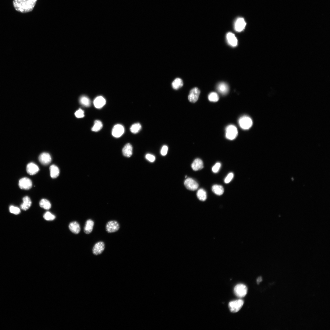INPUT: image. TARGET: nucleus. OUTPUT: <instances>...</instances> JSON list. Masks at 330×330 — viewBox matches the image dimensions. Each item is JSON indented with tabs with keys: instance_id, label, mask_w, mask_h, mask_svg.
Returning <instances> with one entry per match:
<instances>
[{
	"instance_id": "1",
	"label": "nucleus",
	"mask_w": 330,
	"mask_h": 330,
	"mask_svg": "<svg viewBox=\"0 0 330 330\" xmlns=\"http://www.w3.org/2000/svg\"><path fill=\"white\" fill-rule=\"evenodd\" d=\"M37 0H14L13 5L15 9L22 13H27L34 9Z\"/></svg>"
},
{
	"instance_id": "2",
	"label": "nucleus",
	"mask_w": 330,
	"mask_h": 330,
	"mask_svg": "<svg viewBox=\"0 0 330 330\" xmlns=\"http://www.w3.org/2000/svg\"><path fill=\"white\" fill-rule=\"evenodd\" d=\"M239 123L240 127L244 130H248L253 126L252 119L249 117L244 116L241 117L239 120Z\"/></svg>"
},
{
	"instance_id": "3",
	"label": "nucleus",
	"mask_w": 330,
	"mask_h": 330,
	"mask_svg": "<svg viewBox=\"0 0 330 330\" xmlns=\"http://www.w3.org/2000/svg\"><path fill=\"white\" fill-rule=\"evenodd\" d=\"M238 131L237 128L234 125L228 126L226 129V137L230 140L235 139L237 137Z\"/></svg>"
},
{
	"instance_id": "4",
	"label": "nucleus",
	"mask_w": 330,
	"mask_h": 330,
	"mask_svg": "<svg viewBox=\"0 0 330 330\" xmlns=\"http://www.w3.org/2000/svg\"><path fill=\"white\" fill-rule=\"evenodd\" d=\"M120 229L119 223L116 221H111L108 222L105 226V229L107 232L109 233H113L118 231Z\"/></svg>"
},
{
	"instance_id": "5",
	"label": "nucleus",
	"mask_w": 330,
	"mask_h": 330,
	"mask_svg": "<svg viewBox=\"0 0 330 330\" xmlns=\"http://www.w3.org/2000/svg\"><path fill=\"white\" fill-rule=\"evenodd\" d=\"M243 304V300H238L230 302L229 303V307L231 312L236 313L241 309Z\"/></svg>"
},
{
	"instance_id": "6",
	"label": "nucleus",
	"mask_w": 330,
	"mask_h": 330,
	"mask_svg": "<svg viewBox=\"0 0 330 330\" xmlns=\"http://www.w3.org/2000/svg\"><path fill=\"white\" fill-rule=\"evenodd\" d=\"M248 289L246 286L243 284H239L235 287L234 291L236 295L239 297H244L247 295Z\"/></svg>"
},
{
	"instance_id": "7",
	"label": "nucleus",
	"mask_w": 330,
	"mask_h": 330,
	"mask_svg": "<svg viewBox=\"0 0 330 330\" xmlns=\"http://www.w3.org/2000/svg\"><path fill=\"white\" fill-rule=\"evenodd\" d=\"M200 94V90L197 87L192 89L190 91L188 99L192 103H195L198 100Z\"/></svg>"
},
{
	"instance_id": "8",
	"label": "nucleus",
	"mask_w": 330,
	"mask_h": 330,
	"mask_svg": "<svg viewBox=\"0 0 330 330\" xmlns=\"http://www.w3.org/2000/svg\"><path fill=\"white\" fill-rule=\"evenodd\" d=\"M105 248V244L102 241L97 243L94 246L92 249L93 254L98 256L101 254L104 251Z\"/></svg>"
},
{
	"instance_id": "9",
	"label": "nucleus",
	"mask_w": 330,
	"mask_h": 330,
	"mask_svg": "<svg viewBox=\"0 0 330 330\" xmlns=\"http://www.w3.org/2000/svg\"><path fill=\"white\" fill-rule=\"evenodd\" d=\"M19 186L23 190H28L32 186V182L28 178L25 177L21 179L19 182Z\"/></svg>"
},
{
	"instance_id": "10",
	"label": "nucleus",
	"mask_w": 330,
	"mask_h": 330,
	"mask_svg": "<svg viewBox=\"0 0 330 330\" xmlns=\"http://www.w3.org/2000/svg\"><path fill=\"white\" fill-rule=\"evenodd\" d=\"M184 184L186 188L190 190H195L198 187V183L194 179L191 178L187 179L185 180Z\"/></svg>"
},
{
	"instance_id": "11",
	"label": "nucleus",
	"mask_w": 330,
	"mask_h": 330,
	"mask_svg": "<svg viewBox=\"0 0 330 330\" xmlns=\"http://www.w3.org/2000/svg\"><path fill=\"white\" fill-rule=\"evenodd\" d=\"M246 23L244 19L242 18H238L236 21L235 24V29L237 32H241L243 31L246 26Z\"/></svg>"
},
{
	"instance_id": "12",
	"label": "nucleus",
	"mask_w": 330,
	"mask_h": 330,
	"mask_svg": "<svg viewBox=\"0 0 330 330\" xmlns=\"http://www.w3.org/2000/svg\"><path fill=\"white\" fill-rule=\"evenodd\" d=\"M124 132V127L121 125L118 124L114 127L112 131V135L115 137L119 138L123 135Z\"/></svg>"
},
{
	"instance_id": "13",
	"label": "nucleus",
	"mask_w": 330,
	"mask_h": 330,
	"mask_svg": "<svg viewBox=\"0 0 330 330\" xmlns=\"http://www.w3.org/2000/svg\"><path fill=\"white\" fill-rule=\"evenodd\" d=\"M40 162L45 165L49 164L51 161V158L50 154L47 153H43L40 154L39 158Z\"/></svg>"
},
{
	"instance_id": "14",
	"label": "nucleus",
	"mask_w": 330,
	"mask_h": 330,
	"mask_svg": "<svg viewBox=\"0 0 330 330\" xmlns=\"http://www.w3.org/2000/svg\"><path fill=\"white\" fill-rule=\"evenodd\" d=\"M218 91L223 95L227 94L229 91V87L228 84L224 82H221L218 84L217 86Z\"/></svg>"
},
{
	"instance_id": "15",
	"label": "nucleus",
	"mask_w": 330,
	"mask_h": 330,
	"mask_svg": "<svg viewBox=\"0 0 330 330\" xmlns=\"http://www.w3.org/2000/svg\"><path fill=\"white\" fill-rule=\"evenodd\" d=\"M226 38L229 44L233 47L236 46L238 44V40L233 33L229 32L226 35Z\"/></svg>"
},
{
	"instance_id": "16",
	"label": "nucleus",
	"mask_w": 330,
	"mask_h": 330,
	"mask_svg": "<svg viewBox=\"0 0 330 330\" xmlns=\"http://www.w3.org/2000/svg\"><path fill=\"white\" fill-rule=\"evenodd\" d=\"M27 172L28 174L33 175L37 174L39 171L38 167L33 163H29L27 166Z\"/></svg>"
},
{
	"instance_id": "17",
	"label": "nucleus",
	"mask_w": 330,
	"mask_h": 330,
	"mask_svg": "<svg viewBox=\"0 0 330 330\" xmlns=\"http://www.w3.org/2000/svg\"><path fill=\"white\" fill-rule=\"evenodd\" d=\"M94 225V222L91 219L87 220L86 222L84 227V231L85 233L87 234H89L91 233L93 231Z\"/></svg>"
},
{
	"instance_id": "18",
	"label": "nucleus",
	"mask_w": 330,
	"mask_h": 330,
	"mask_svg": "<svg viewBox=\"0 0 330 330\" xmlns=\"http://www.w3.org/2000/svg\"><path fill=\"white\" fill-rule=\"evenodd\" d=\"M106 103L105 99L102 96L97 97L94 101V104L97 108H100L103 107Z\"/></svg>"
},
{
	"instance_id": "19",
	"label": "nucleus",
	"mask_w": 330,
	"mask_h": 330,
	"mask_svg": "<svg viewBox=\"0 0 330 330\" xmlns=\"http://www.w3.org/2000/svg\"><path fill=\"white\" fill-rule=\"evenodd\" d=\"M191 166L194 171H198L203 168V163L201 159L197 158L195 159L193 161L191 164Z\"/></svg>"
},
{
	"instance_id": "20",
	"label": "nucleus",
	"mask_w": 330,
	"mask_h": 330,
	"mask_svg": "<svg viewBox=\"0 0 330 330\" xmlns=\"http://www.w3.org/2000/svg\"><path fill=\"white\" fill-rule=\"evenodd\" d=\"M69 229L72 233L75 234H79L80 231V225L76 222H71L69 225Z\"/></svg>"
},
{
	"instance_id": "21",
	"label": "nucleus",
	"mask_w": 330,
	"mask_h": 330,
	"mask_svg": "<svg viewBox=\"0 0 330 330\" xmlns=\"http://www.w3.org/2000/svg\"><path fill=\"white\" fill-rule=\"evenodd\" d=\"M133 149L132 146L130 144H127L122 150L123 155L128 158L131 157L133 154Z\"/></svg>"
},
{
	"instance_id": "22",
	"label": "nucleus",
	"mask_w": 330,
	"mask_h": 330,
	"mask_svg": "<svg viewBox=\"0 0 330 330\" xmlns=\"http://www.w3.org/2000/svg\"><path fill=\"white\" fill-rule=\"evenodd\" d=\"M23 203L21 205V208L23 210H27L31 207L32 201L28 196H25L23 199Z\"/></svg>"
},
{
	"instance_id": "23",
	"label": "nucleus",
	"mask_w": 330,
	"mask_h": 330,
	"mask_svg": "<svg viewBox=\"0 0 330 330\" xmlns=\"http://www.w3.org/2000/svg\"><path fill=\"white\" fill-rule=\"evenodd\" d=\"M50 176L53 179L57 177L59 174L60 171L57 166L55 165H51L50 168Z\"/></svg>"
},
{
	"instance_id": "24",
	"label": "nucleus",
	"mask_w": 330,
	"mask_h": 330,
	"mask_svg": "<svg viewBox=\"0 0 330 330\" xmlns=\"http://www.w3.org/2000/svg\"><path fill=\"white\" fill-rule=\"evenodd\" d=\"M212 190L215 194L219 196L222 195L224 191L223 187L218 185H213L212 187Z\"/></svg>"
},
{
	"instance_id": "25",
	"label": "nucleus",
	"mask_w": 330,
	"mask_h": 330,
	"mask_svg": "<svg viewBox=\"0 0 330 330\" xmlns=\"http://www.w3.org/2000/svg\"><path fill=\"white\" fill-rule=\"evenodd\" d=\"M183 80L179 78L175 79L172 83V87L175 90H178L183 87Z\"/></svg>"
},
{
	"instance_id": "26",
	"label": "nucleus",
	"mask_w": 330,
	"mask_h": 330,
	"mask_svg": "<svg viewBox=\"0 0 330 330\" xmlns=\"http://www.w3.org/2000/svg\"><path fill=\"white\" fill-rule=\"evenodd\" d=\"M79 101L81 105L85 107H88L90 105V100L86 96L83 95L81 96L79 99Z\"/></svg>"
},
{
	"instance_id": "27",
	"label": "nucleus",
	"mask_w": 330,
	"mask_h": 330,
	"mask_svg": "<svg viewBox=\"0 0 330 330\" xmlns=\"http://www.w3.org/2000/svg\"><path fill=\"white\" fill-rule=\"evenodd\" d=\"M197 195L198 199L202 201H205L207 198L206 193L205 190L202 189L198 190L197 193Z\"/></svg>"
},
{
	"instance_id": "28",
	"label": "nucleus",
	"mask_w": 330,
	"mask_h": 330,
	"mask_svg": "<svg viewBox=\"0 0 330 330\" xmlns=\"http://www.w3.org/2000/svg\"><path fill=\"white\" fill-rule=\"evenodd\" d=\"M40 205L41 207L46 210H49L51 207V204L50 201L45 199H42L40 201Z\"/></svg>"
},
{
	"instance_id": "29",
	"label": "nucleus",
	"mask_w": 330,
	"mask_h": 330,
	"mask_svg": "<svg viewBox=\"0 0 330 330\" xmlns=\"http://www.w3.org/2000/svg\"><path fill=\"white\" fill-rule=\"evenodd\" d=\"M103 124L99 120H96L94 122V125L91 129V130L94 132H97L100 130L102 128Z\"/></svg>"
},
{
	"instance_id": "30",
	"label": "nucleus",
	"mask_w": 330,
	"mask_h": 330,
	"mask_svg": "<svg viewBox=\"0 0 330 330\" xmlns=\"http://www.w3.org/2000/svg\"><path fill=\"white\" fill-rule=\"evenodd\" d=\"M142 126L139 123H135L131 126L130 130L131 132L134 134H137L141 130Z\"/></svg>"
},
{
	"instance_id": "31",
	"label": "nucleus",
	"mask_w": 330,
	"mask_h": 330,
	"mask_svg": "<svg viewBox=\"0 0 330 330\" xmlns=\"http://www.w3.org/2000/svg\"><path fill=\"white\" fill-rule=\"evenodd\" d=\"M208 98L210 101L216 102L218 100L219 97L217 93L215 92H212L211 93L209 94Z\"/></svg>"
},
{
	"instance_id": "32",
	"label": "nucleus",
	"mask_w": 330,
	"mask_h": 330,
	"mask_svg": "<svg viewBox=\"0 0 330 330\" xmlns=\"http://www.w3.org/2000/svg\"><path fill=\"white\" fill-rule=\"evenodd\" d=\"M44 218L47 221H52L56 217L50 212L47 211L44 214Z\"/></svg>"
},
{
	"instance_id": "33",
	"label": "nucleus",
	"mask_w": 330,
	"mask_h": 330,
	"mask_svg": "<svg viewBox=\"0 0 330 330\" xmlns=\"http://www.w3.org/2000/svg\"><path fill=\"white\" fill-rule=\"evenodd\" d=\"M9 209L10 212L11 213L15 215H18L21 212L19 208L13 206H11Z\"/></svg>"
},
{
	"instance_id": "34",
	"label": "nucleus",
	"mask_w": 330,
	"mask_h": 330,
	"mask_svg": "<svg viewBox=\"0 0 330 330\" xmlns=\"http://www.w3.org/2000/svg\"><path fill=\"white\" fill-rule=\"evenodd\" d=\"M84 112L82 109L80 108L75 114L76 117L78 118H81L84 116Z\"/></svg>"
},
{
	"instance_id": "35",
	"label": "nucleus",
	"mask_w": 330,
	"mask_h": 330,
	"mask_svg": "<svg viewBox=\"0 0 330 330\" xmlns=\"http://www.w3.org/2000/svg\"><path fill=\"white\" fill-rule=\"evenodd\" d=\"M221 166V164L219 162L216 163L212 168V172L215 173H217L219 171Z\"/></svg>"
},
{
	"instance_id": "36",
	"label": "nucleus",
	"mask_w": 330,
	"mask_h": 330,
	"mask_svg": "<svg viewBox=\"0 0 330 330\" xmlns=\"http://www.w3.org/2000/svg\"><path fill=\"white\" fill-rule=\"evenodd\" d=\"M234 176V175L233 173H229L225 180V183H229L233 179Z\"/></svg>"
},
{
	"instance_id": "37",
	"label": "nucleus",
	"mask_w": 330,
	"mask_h": 330,
	"mask_svg": "<svg viewBox=\"0 0 330 330\" xmlns=\"http://www.w3.org/2000/svg\"><path fill=\"white\" fill-rule=\"evenodd\" d=\"M145 157L147 160L151 162H154L155 160V157L154 155L150 154H147L146 155Z\"/></svg>"
},
{
	"instance_id": "38",
	"label": "nucleus",
	"mask_w": 330,
	"mask_h": 330,
	"mask_svg": "<svg viewBox=\"0 0 330 330\" xmlns=\"http://www.w3.org/2000/svg\"><path fill=\"white\" fill-rule=\"evenodd\" d=\"M168 150V148L167 146L166 145L164 146L162 148L161 151V155L163 156H165L167 154Z\"/></svg>"
},
{
	"instance_id": "39",
	"label": "nucleus",
	"mask_w": 330,
	"mask_h": 330,
	"mask_svg": "<svg viewBox=\"0 0 330 330\" xmlns=\"http://www.w3.org/2000/svg\"><path fill=\"white\" fill-rule=\"evenodd\" d=\"M262 280V278L261 277H259L257 280V282L258 284H259Z\"/></svg>"
}]
</instances>
